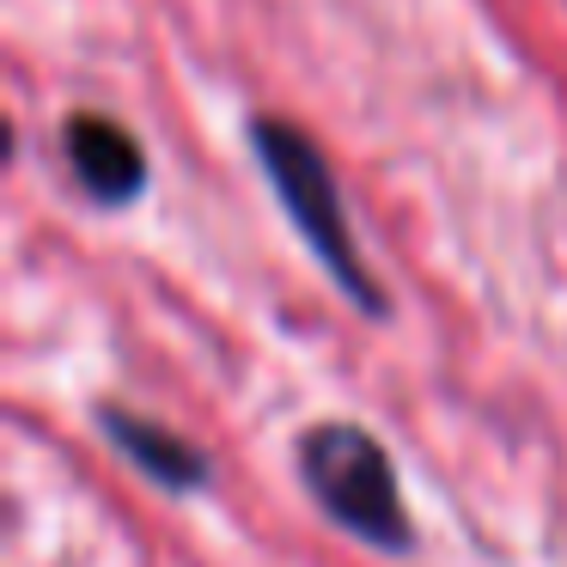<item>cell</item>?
<instances>
[{"label": "cell", "instance_id": "3", "mask_svg": "<svg viewBox=\"0 0 567 567\" xmlns=\"http://www.w3.org/2000/svg\"><path fill=\"white\" fill-rule=\"evenodd\" d=\"M92 421H99V433L111 440V452L123 457L128 470H141L153 488L202 494L214 482V457L202 452V445H189L184 433H172L165 421H147V415H135V409H123V403H99Z\"/></svg>", "mask_w": 567, "mask_h": 567}, {"label": "cell", "instance_id": "2", "mask_svg": "<svg viewBox=\"0 0 567 567\" xmlns=\"http://www.w3.org/2000/svg\"><path fill=\"white\" fill-rule=\"evenodd\" d=\"M250 147H257V165H262V177H269V189L281 196L293 233L306 238V250L323 262V275L354 299L360 318H391V299L379 293L354 233H348L342 189H336L318 141H311L306 128L281 123V116H257V123H250Z\"/></svg>", "mask_w": 567, "mask_h": 567}, {"label": "cell", "instance_id": "1", "mask_svg": "<svg viewBox=\"0 0 567 567\" xmlns=\"http://www.w3.org/2000/svg\"><path fill=\"white\" fill-rule=\"evenodd\" d=\"M293 470L311 506L379 555H415V513L403 501L396 464L360 421H311L293 445Z\"/></svg>", "mask_w": 567, "mask_h": 567}, {"label": "cell", "instance_id": "4", "mask_svg": "<svg viewBox=\"0 0 567 567\" xmlns=\"http://www.w3.org/2000/svg\"><path fill=\"white\" fill-rule=\"evenodd\" d=\"M68 165H74L80 189L99 208H128L147 189V153H141V141L99 111H80L68 123Z\"/></svg>", "mask_w": 567, "mask_h": 567}]
</instances>
